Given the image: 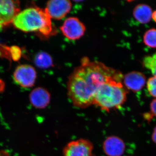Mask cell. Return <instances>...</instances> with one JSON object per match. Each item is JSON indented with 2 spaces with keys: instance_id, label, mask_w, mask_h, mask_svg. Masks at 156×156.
I'll use <instances>...</instances> for the list:
<instances>
[{
  "instance_id": "52a82bcc",
  "label": "cell",
  "mask_w": 156,
  "mask_h": 156,
  "mask_svg": "<svg viewBox=\"0 0 156 156\" xmlns=\"http://www.w3.org/2000/svg\"><path fill=\"white\" fill-rule=\"evenodd\" d=\"M93 144L88 140L71 141L65 147L63 156H92Z\"/></svg>"
},
{
  "instance_id": "4fadbf2b",
  "label": "cell",
  "mask_w": 156,
  "mask_h": 156,
  "mask_svg": "<svg viewBox=\"0 0 156 156\" xmlns=\"http://www.w3.org/2000/svg\"><path fill=\"white\" fill-rule=\"evenodd\" d=\"M36 65L41 69H47L53 65V60L49 54L46 52H40L35 57Z\"/></svg>"
},
{
  "instance_id": "ffe728a7",
  "label": "cell",
  "mask_w": 156,
  "mask_h": 156,
  "mask_svg": "<svg viewBox=\"0 0 156 156\" xmlns=\"http://www.w3.org/2000/svg\"><path fill=\"white\" fill-rule=\"evenodd\" d=\"M0 156H10L9 154L4 151H0Z\"/></svg>"
},
{
  "instance_id": "7a4b0ae2",
  "label": "cell",
  "mask_w": 156,
  "mask_h": 156,
  "mask_svg": "<svg viewBox=\"0 0 156 156\" xmlns=\"http://www.w3.org/2000/svg\"><path fill=\"white\" fill-rule=\"evenodd\" d=\"M12 24L15 28L24 32H38L42 36L49 37L56 33L51 18L46 9L30 7L20 11Z\"/></svg>"
},
{
  "instance_id": "e0dca14e",
  "label": "cell",
  "mask_w": 156,
  "mask_h": 156,
  "mask_svg": "<svg viewBox=\"0 0 156 156\" xmlns=\"http://www.w3.org/2000/svg\"><path fill=\"white\" fill-rule=\"evenodd\" d=\"M150 114L151 116L155 117L156 118V98L153 99L150 105Z\"/></svg>"
},
{
  "instance_id": "d6986e66",
  "label": "cell",
  "mask_w": 156,
  "mask_h": 156,
  "mask_svg": "<svg viewBox=\"0 0 156 156\" xmlns=\"http://www.w3.org/2000/svg\"><path fill=\"white\" fill-rule=\"evenodd\" d=\"M5 88V84L4 81L0 80V93L3 92Z\"/></svg>"
},
{
  "instance_id": "9c48e42d",
  "label": "cell",
  "mask_w": 156,
  "mask_h": 156,
  "mask_svg": "<svg viewBox=\"0 0 156 156\" xmlns=\"http://www.w3.org/2000/svg\"><path fill=\"white\" fill-rule=\"evenodd\" d=\"M126 147L125 142L119 136H109L104 142V151L108 156H122Z\"/></svg>"
},
{
  "instance_id": "277c9868",
  "label": "cell",
  "mask_w": 156,
  "mask_h": 156,
  "mask_svg": "<svg viewBox=\"0 0 156 156\" xmlns=\"http://www.w3.org/2000/svg\"><path fill=\"white\" fill-rule=\"evenodd\" d=\"M13 78L15 83L24 88L33 87L37 78L36 70L31 66L21 65L14 71Z\"/></svg>"
},
{
  "instance_id": "8fae6325",
  "label": "cell",
  "mask_w": 156,
  "mask_h": 156,
  "mask_svg": "<svg viewBox=\"0 0 156 156\" xmlns=\"http://www.w3.org/2000/svg\"><path fill=\"white\" fill-rule=\"evenodd\" d=\"M50 93L48 90L41 87L34 89L30 95V103L36 108H44L50 103Z\"/></svg>"
},
{
  "instance_id": "5b68a950",
  "label": "cell",
  "mask_w": 156,
  "mask_h": 156,
  "mask_svg": "<svg viewBox=\"0 0 156 156\" xmlns=\"http://www.w3.org/2000/svg\"><path fill=\"white\" fill-rule=\"evenodd\" d=\"M66 37L70 40H77L84 35L86 28L83 22L77 17H69L65 20L60 27Z\"/></svg>"
},
{
  "instance_id": "44dd1931",
  "label": "cell",
  "mask_w": 156,
  "mask_h": 156,
  "mask_svg": "<svg viewBox=\"0 0 156 156\" xmlns=\"http://www.w3.org/2000/svg\"><path fill=\"white\" fill-rule=\"evenodd\" d=\"M152 18L154 21L156 23V11L153 12Z\"/></svg>"
},
{
  "instance_id": "9a60e30c",
  "label": "cell",
  "mask_w": 156,
  "mask_h": 156,
  "mask_svg": "<svg viewBox=\"0 0 156 156\" xmlns=\"http://www.w3.org/2000/svg\"><path fill=\"white\" fill-rule=\"evenodd\" d=\"M143 63L144 67L150 70L154 76H156V52L152 56H145Z\"/></svg>"
},
{
  "instance_id": "ba28073f",
  "label": "cell",
  "mask_w": 156,
  "mask_h": 156,
  "mask_svg": "<svg viewBox=\"0 0 156 156\" xmlns=\"http://www.w3.org/2000/svg\"><path fill=\"white\" fill-rule=\"evenodd\" d=\"M72 3L67 0H52L48 2L45 8L51 19L61 20L69 13Z\"/></svg>"
},
{
  "instance_id": "3957f363",
  "label": "cell",
  "mask_w": 156,
  "mask_h": 156,
  "mask_svg": "<svg viewBox=\"0 0 156 156\" xmlns=\"http://www.w3.org/2000/svg\"><path fill=\"white\" fill-rule=\"evenodd\" d=\"M122 80L112 78L103 83L95 93L93 104L107 112L121 108L127 100L128 93Z\"/></svg>"
},
{
  "instance_id": "7c38bea8",
  "label": "cell",
  "mask_w": 156,
  "mask_h": 156,
  "mask_svg": "<svg viewBox=\"0 0 156 156\" xmlns=\"http://www.w3.org/2000/svg\"><path fill=\"white\" fill-rule=\"evenodd\" d=\"M133 14L134 18L137 21L145 24L149 22L152 18V10L147 5L139 4L134 8Z\"/></svg>"
},
{
  "instance_id": "2e32d148",
  "label": "cell",
  "mask_w": 156,
  "mask_h": 156,
  "mask_svg": "<svg viewBox=\"0 0 156 156\" xmlns=\"http://www.w3.org/2000/svg\"><path fill=\"white\" fill-rule=\"evenodd\" d=\"M147 87L149 94L156 98V76H154L148 79Z\"/></svg>"
},
{
  "instance_id": "ac0fdd59",
  "label": "cell",
  "mask_w": 156,
  "mask_h": 156,
  "mask_svg": "<svg viewBox=\"0 0 156 156\" xmlns=\"http://www.w3.org/2000/svg\"><path fill=\"white\" fill-rule=\"evenodd\" d=\"M151 139L154 143L156 144V126L154 128L151 135Z\"/></svg>"
},
{
  "instance_id": "6da1fadb",
  "label": "cell",
  "mask_w": 156,
  "mask_h": 156,
  "mask_svg": "<svg viewBox=\"0 0 156 156\" xmlns=\"http://www.w3.org/2000/svg\"><path fill=\"white\" fill-rule=\"evenodd\" d=\"M112 78L123 80L122 74L103 63L84 57L80 66L74 70L67 82L68 95L73 104L86 108L93 104L99 87Z\"/></svg>"
},
{
  "instance_id": "8992f818",
  "label": "cell",
  "mask_w": 156,
  "mask_h": 156,
  "mask_svg": "<svg viewBox=\"0 0 156 156\" xmlns=\"http://www.w3.org/2000/svg\"><path fill=\"white\" fill-rule=\"evenodd\" d=\"M18 1L0 0V29L12 23L13 19L20 11Z\"/></svg>"
},
{
  "instance_id": "30bf717a",
  "label": "cell",
  "mask_w": 156,
  "mask_h": 156,
  "mask_svg": "<svg viewBox=\"0 0 156 156\" xmlns=\"http://www.w3.org/2000/svg\"><path fill=\"white\" fill-rule=\"evenodd\" d=\"M123 82L126 89L136 92L141 90L144 87L146 78L142 73L133 71L126 74L123 77Z\"/></svg>"
},
{
  "instance_id": "5bb4252c",
  "label": "cell",
  "mask_w": 156,
  "mask_h": 156,
  "mask_svg": "<svg viewBox=\"0 0 156 156\" xmlns=\"http://www.w3.org/2000/svg\"><path fill=\"white\" fill-rule=\"evenodd\" d=\"M144 42L150 48H156V29H151L146 32L144 35Z\"/></svg>"
}]
</instances>
